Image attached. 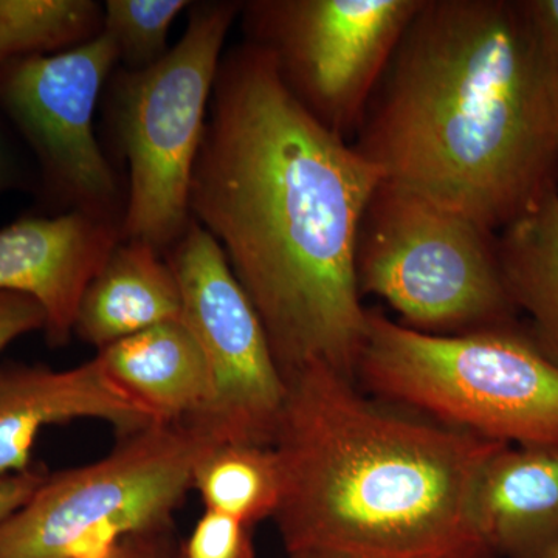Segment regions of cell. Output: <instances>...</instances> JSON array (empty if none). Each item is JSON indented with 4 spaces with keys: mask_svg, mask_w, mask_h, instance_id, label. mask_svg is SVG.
Returning <instances> with one entry per match:
<instances>
[{
    "mask_svg": "<svg viewBox=\"0 0 558 558\" xmlns=\"http://www.w3.org/2000/svg\"><path fill=\"white\" fill-rule=\"evenodd\" d=\"M190 189V215L226 253L282 376H355L366 330L355 244L384 182L319 123L247 40L220 61Z\"/></svg>",
    "mask_w": 558,
    "mask_h": 558,
    "instance_id": "1",
    "label": "cell"
},
{
    "mask_svg": "<svg viewBox=\"0 0 558 558\" xmlns=\"http://www.w3.org/2000/svg\"><path fill=\"white\" fill-rule=\"evenodd\" d=\"M352 146L498 233L558 189V75L523 0H422Z\"/></svg>",
    "mask_w": 558,
    "mask_h": 558,
    "instance_id": "2",
    "label": "cell"
},
{
    "mask_svg": "<svg viewBox=\"0 0 558 558\" xmlns=\"http://www.w3.org/2000/svg\"><path fill=\"white\" fill-rule=\"evenodd\" d=\"M284 380L271 449L286 557L497 558L475 494L506 444L385 410L325 365Z\"/></svg>",
    "mask_w": 558,
    "mask_h": 558,
    "instance_id": "3",
    "label": "cell"
},
{
    "mask_svg": "<svg viewBox=\"0 0 558 558\" xmlns=\"http://www.w3.org/2000/svg\"><path fill=\"white\" fill-rule=\"evenodd\" d=\"M357 373L440 424L506 446H558V363L519 323L436 336L368 311Z\"/></svg>",
    "mask_w": 558,
    "mask_h": 558,
    "instance_id": "4",
    "label": "cell"
},
{
    "mask_svg": "<svg viewBox=\"0 0 558 558\" xmlns=\"http://www.w3.org/2000/svg\"><path fill=\"white\" fill-rule=\"evenodd\" d=\"M360 293H373L402 325L459 336L515 325L499 267L497 233L409 190L381 182L355 244Z\"/></svg>",
    "mask_w": 558,
    "mask_h": 558,
    "instance_id": "5",
    "label": "cell"
},
{
    "mask_svg": "<svg viewBox=\"0 0 558 558\" xmlns=\"http://www.w3.org/2000/svg\"><path fill=\"white\" fill-rule=\"evenodd\" d=\"M220 446L199 424H153L100 461L47 476L0 524V558H89L140 532L172 526L194 472Z\"/></svg>",
    "mask_w": 558,
    "mask_h": 558,
    "instance_id": "6",
    "label": "cell"
},
{
    "mask_svg": "<svg viewBox=\"0 0 558 558\" xmlns=\"http://www.w3.org/2000/svg\"><path fill=\"white\" fill-rule=\"evenodd\" d=\"M241 3L191 9L178 46L149 68L120 75L117 131L130 165L123 240L174 247L191 222L190 189L222 47Z\"/></svg>",
    "mask_w": 558,
    "mask_h": 558,
    "instance_id": "7",
    "label": "cell"
},
{
    "mask_svg": "<svg viewBox=\"0 0 558 558\" xmlns=\"http://www.w3.org/2000/svg\"><path fill=\"white\" fill-rule=\"evenodd\" d=\"M422 0H258L242 5L296 100L328 130L354 138Z\"/></svg>",
    "mask_w": 558,
    "mask_h": 558,
    "instance_id": "8",
    "label": "cell"
},
{
    "mask_svg": "<svg viewBox=\"0 0 558 558\" xmlns=\"http://www.w3.org/2000/svg\"><path fill=\"white\" fill-rule=\"evenodd\" d=\"M168 263L182 293V319L201 344L211 381L208 409L194 424L220 446L271 447L288 388L226 253L191 219Z\"/></svg>",
    "mask_w": 558,
    "mask_h": 558,
    "instance_id": "9",
    "label": "cell"
},
{
    "mask_svg": "<svg viewBox=\"0 0 558 558\" xmlns=\"http://www.w3.org/2000/svg\"><path fill=\"white\" fill-rule=\"evenodd\" d=\"M119 50L106 33L57 54L0 69V102L31 140L51 182L78 211L108 219L116 178L94 134V112Z\"/></svg>",
    "mask_w": 558,
    "mask_h": 558,
    "instance_id": "10",
    "label": "cell"
},
{
    "mask_svg": "<svg viewBox=\"0 0 558 558\" xmlns=\"http://www.w3.org/2000/svg\"><path fill=\"white\" fill-rule=\"evenodd\" d=\"M121 233L108 219L72 211L22 218L0 229V292L32 296L46 312L47 340L68 343L81 299Z\"/></svg>",
    "mask_w": 558,
    "mask_h": 558,
    "instance_id": "11",
    "label": "cell"
},
{
    "mask_svg": "<svg viewBox=\"0 0 558 558\" xmlns=\"http://www.w3.org/2000/svg\"><path fill=\"white\" fill-rule=\"evenodd\" d=\"M76 418L108 422L121 436L157 424L117 387L97 355L70 369H0V476L31 469L39 433Z\"/></svg>",
    "mask_w": 558,
    "mask_h": 558,
    "instance_id": "12",
    "label": "cell"
},
{
    "mask_svg": "<svg viewBox=\"0 0 558 558\" xmlns=\"http://www.w3.org/2000/svg\"><path fill=\"white\" fill-rule=\"evenodd\" d=\"M475 517L497 558H548L558 545V446L501 447L481 472Z\"/></svg>",
    "mask_w": 558,
    "mask_h": 558,
    "instance_id": "13",
    "label": "cell"
},
{
    "mask_svg": "<svg viewBox=\"0 0 558 558\" xmlns=\"http://www.w3.org/2000/svg\"><path fill=\"white\" fill-rule=\"evenodd\" d=\"M97 357L117 387L157 424L197 422L208 409L207 362L183 319L109 344Z\"/></svg>",
    "mask_w": 558,
    "mask_h": 558,
    "instance_id": "14",
    "label": "cell"
},
{
    "mask_svg": "<svg viewBox=\"0 0 558 558\" xmlns=\"http://www.w3.org/2000/svg\"><path fill=\"white\" fill-rule=\"evenodd\" d=\"M159 250L142 241L117 244L87 286L75 332L101 351L161 323L182 319V293L174 270Z\"/></svg>",
    "mask_w": 558,
    "mask_h": 558,
    "instance_id": "15",
    "label": "cell"
},
{
    "mask_svg": "<svg viewBox=\"0 0 558 558\" xmlns=\"http://www.w3.org/2000/svg\"><path fill=\"white\" fill-rule=\"evenodd\" d=\"M499 267L532 339L558 363V189L497 233Z\"/></svg>",
    "mask_w": 558,
    "mask_h": 558,
    "instance_id": "16",
    "label": "cell"
},
{
    "mask_svg": "<svg viewBox=\"0 0 558 558\" xmlns=\"http://www.w3.org/2000/svg\"><path fill=\"white\" fill-rule=\"evenodd\" d=\"M193 488L205 510L253 527L274 519L281 498V472L271 447L222 444L208 451L194 472Z\"/></svg>",
    "mask_w": 558,
    "mask_h": 558,
    "instance_id": "17",
    "label": "cell"
},
{
    "mask_svg": "<svg viewBox=\"0 0 558 558\" xmlns=\"http://www.w3.org/2000/svg\"><path fill=\"white\" fill-rule=\"evenodd\" d=\"M102 28V9L89 0H0V69L70 44Z\"/></svg>",
    "mask_w": 558,
    "mask_h": 558,
    "instance_id": "18",
    "label": "cell"
},
{
    "mask_svg": "<svg viewBox=\"0 0 558 558\" xmlns=\"http://www.w3.org/2000/svg\"><path fill=\"white\" fill-rule=\"evenodd\" d=\"M183 0H109L102 9V28L132 69L149 68L167 51V36Z\"/></svg>",
    "mask_w": 558,
    "mask_h": 558,
    "instance_id": "19",
    "label": "cell"
},
{
    "mask_svg": "<svg viewBox=\"0 0 558 558\" xmlns=\"http://www.w3.org/2000/svg\"><path fill=\"white\" fill-rule=\"evenodd\" d=\"M178 558H256L252 527L205 510L189 537L179 543Z\"/></svg>",
    "mask_w": 558,
    "mask_h": 558,
    "instance_id": "20",
    "label": "cell"
},
{
    "mask_svg": "<svg viewBox=\"0 0 558 558\" xmlns=\"http://www.w3.org/2000/svg\"><path fill=\"white\" fill-rule=\"evenodd\" d=\"M46 312L32 296L0 292V354L25 333L46 329Z\"/></svg>",
    "mask_w": 558,
    "mask_h": 558,
    "instance_id": "21",
    "label": "cell"
},
{
    "mask_svg": "<svg viewBox=\"0 0 558 558\" xmlns=\"http://www.w3.org/2000/svg\"><path fill=\"white\" fill-rule=\"evenodd\" d=\"M178 549L174 529L168 526L128 535L89 558H178Z\"/></svg>",
    "mask_w": 558,
    "mask_h": 558,
    "instance_id": "22",
    "label": "cell"
},
{
    "mask_svg": "<svg viewBox=\"0 0 558 558\" xmlns=\"http://www.w3.org/2000/svg\"><path fill=\"white\" fill-rule=\"evenodd\" d=\"M47 476L49 473L46 469L35 465L24 472L0 476V524L31 501Z\"/></svg>",
    "mask_w": 558,
    "mask_h": 558,
    "instance_id": "23",
    "label": "cell"
},
{
    "mask_svg": "<svg viewBox=\"0 0 558 558\" xmlns=\"http://www.w3.org/2000/svg\"><path fill=\"white\" fill-rule=\"evenodd\" d=\"M523 5L558 75V0H523Z\"/></svg>",
    "mask_w": 558,
    "mask_h": 558,
    "instance_id": "24",
    "label": "cell"
},
{
    "mask_svg": "<svg viewBox=\"0 0 558 558\" xmlns=\"http://www.w3.org/2000/svg\"><path fill=\"white\" fill-rule=\"evenodd\" d=\"M9 180H10L9 160H7L5 153H3L2 143H0V190H2L3 186L9 185Z\"/></svg>",
    "mask_w": 558,
    "mask_h": 558,
    "instance_id": "25",
    "label": "cell"
},
{
    "mask_svg": "<svg viewBox=\"0 0 558 558\" xmlns=\"http://www.w3.org/2000/svg\"><path fill=\"white\" fill-rule=\"evenodd\" d=\"M548 558H558V545L554 548L553 553L549 554Z\"/></svg>",
    "mask_w": 558,
    "mask_h": 558,
    "instance_id": "26",
    "label": "cell"
},
{
    "mask_svg": "<svg viewBox=\"0 0 558 558\" xmlns=\"http://www.w3.org/2000/svg\"><path fill=\"white\" fill-rule=\"evenodd\" d=\"M286 558H290V557H286Z\"/></svg>",
    "mask_w": 558,
    "mask_h": 558,
    "instance_id": "27",
    "label": "cell"
}]
</instances>
